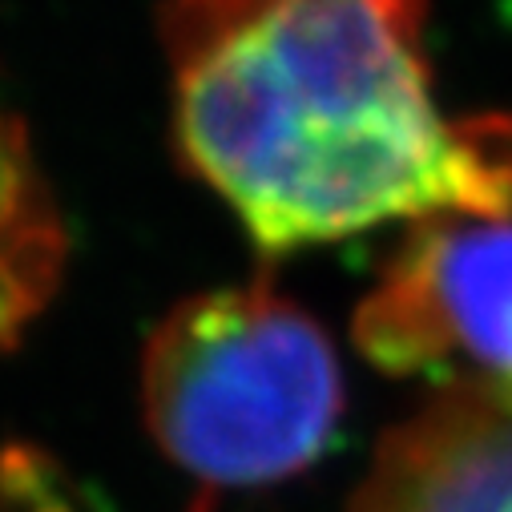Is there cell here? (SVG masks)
<instances>
[{"label": "cell", "instance_id": "3957f363", "mask_svg": "<svg viewBox=\"0 0 512 512\" xmlns=\"http://www.w3.org/2000/svg\"><path fill=\"white\" fill-rule=\"evenodd\" d=\"M351 335L383 375L512 404V218H428L359 299Z\"/></svg>", "mask_w": 512, "mask_h": 512}, {"label": "cell", "instance_id": "6da1fadb", "mask_svg": "<svg viewBox=\"0 0 512 512\" xmlns=\"http://www.w3.org/2000/svg\"><path fill=\"white\" fill-rule=\"evenodd\" d=\"M428 0H162L174 150L271 254L508 218L512 113L448 117Z\"/></svg>", "mask_w": 512, "mask_h": 512}, {"label": "cell", "instance_id": "5b68a950", "mask_svg": "<svg viewBox=\"0 0 512 512\" xmlns=\"http://www.w3.org/2000/svg\"><path fill=\"white\" fill-rule=\"evenodd\" d=\"M65 222L17 113L0 105V347L53 303L65 275Z\"/></svg>", "mask_w": 512, "mask_h": 512}, {"label": "cell", "instance_id": "7a4b0ae2", "mask_svg": "<svg viewBox=\"0 0 512 512\" xmlns=\"http://www.w3.org/2000/svg\"><path fill=\"white\" fill-rule=\"evenodd\" d=\"M343 404L331 335L271 283L190 295L146 339V428L206 492L267 488L311 468Z\"/></svg>", "mask_w": 512, "mask_h": 512}, {"label": "cell", "instance_id": "277c9868", "mask_svg": "<svg viewBox=\"0 0 512 512\" xmlns=\"http://www.w3.org/2000/svg\"><path fill=\"white\" fill-rule=\"evenodd\" d=\"M347 512H512V404L440 388L375 444Z\"/></svg>", "mask_w": 512, "mask_h": 512}]
</instances>
